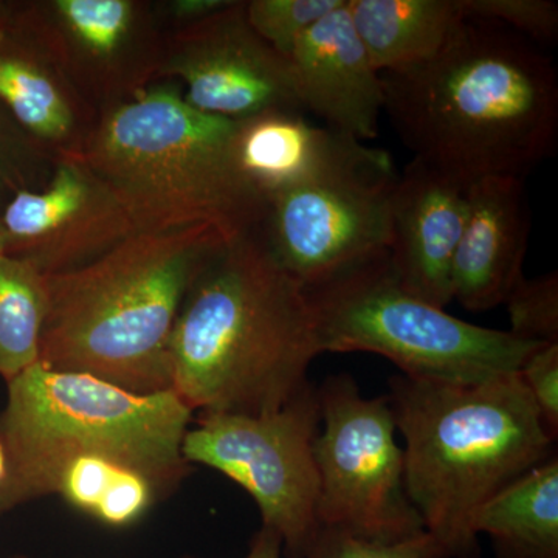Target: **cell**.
Here are the masks:
<instances>
[{"instance_id":"6da1fadb","label":"cell","mask_w":558,"mask_h":558,"mask_svg":"<svg viewBox=\"0 0 558 558\" xmlns=\"http://www.w3.org/2000/svg\"><path fill=\"white\" fill-rule=\"evenodd\" d=\"M380 76L384 113L414 159L438 170L524 180L556 150L554 62L501 25L462 21L432 60Z\"/></svg>"},{"instance_id":"7a4b0ae2","label":"cell","mask_w":558,"mask_h":558,"mask_svg":"<svg viewBox=\"0 0 558 558\" xmlns=\"http://www.w3.org/2000/svg\"><path fill=\"white\" fill-rule=\"evenodd\" d=\"M171 391L199 414L274 413L319 355L306 290L260 226L223 242L194 279L170 341Z\"/></svg>"},{"instance_id":"3957f363","label":"cell","mask_w":558,"mask_h":558,"mask_svg":"<svg viewBox=\"0 0 558 558\" xmlns=\"http://www.w3.org/2000/svg\"><path fill=\"white\" fill-rule=\"evenodd\" d=\"M410 501L449 558H480L473 517L550 454L554 440L519 373L478 381L392 376Z\"/></svg>"},{"instance_id":"277c9868","label":"cell","mask_w":558,"mask_h":558,"mask_svg":"<svg viewBox=\"0 0 558 558\" xmlns=\"http://www.w3.org/2000/svg\"><path fill=\"white\" fill-rule=\"evenodd\" d=\"M227 241L211 227L137 233L78 270L46 277L39 363L135 395L171 391L168 354L179 312Z\"/></svg>"},{"instance_id":"5b68a950","label":"cell","mask_w":558,"mask_h":558,"mask_svg":"<svg viewBox=\"0 0 558 558\" xmlns=\"http://www.w3.org/2000/svg\"><path fill=\"white\" fill-rule=\"evenodd\" d=\"M236 121L201 112L174 83L102 110L81 159L137 233L211 227L227 240L259 227L267 204L233 159Z\"/></svg>"},{"instance_id":"8992f818","label":"cell","mask_w":558,"mask_h":558,"mask_svg":"<svg viewBox=\"0 0 558 558\" xmlns=\"http://www.w3.org/2000/svg\"><path fill=\"white\" fill-rule=\"evenodd\" d=\"M194 414L172 391L135 395L89 374L36 363L7 381L0 517L50 497L62 465L84 454L126 462L168 497L193 473L182 446Z\"/></svg>"},{"instance_id":"52a82bcc","label":"cell","mask_w":558,"mask_h":558,"mask_svg":"<svg viewBox=\"0 0 558 558\" xmlns=\"http://www.w3.org/2000/svg\"><path fill=\"white\" fill-rule=\"evenodd\" d=\"M304 290L319 355L371 352L414 379L478 381L519 373L543 344L472 325L413 295L387 250Z\"/></svg>"},{"instance_id":"ba28073f","label":"cell","mask_w":558,"mask_h":558,"mask_svg":"<svg viewBox=\"0 0 558 558\" xmlns=\"http://www.w3.org/2000/svg\"><path fill=\"white\" fill-rule=\"evenodd\" d=\"M317 391L319 526L384 545L424 534L407 495L403 449L387 396L363 398L348 374L326 377Z\"/></svg>"},{"instance_id":"9c48e42d","label":"cell","mask_w":558,"mask_h":558,"mask_svg":"<svg viewBox=\"0 0 558 558\" xmlns=\"http://www.w3.org/2000/svg\"><path fill=\"white\" fill-rule=\"evenodd\" d=\"M319 422L317 385L310 384L274 413L199 414L182 453L193 468L216 470L244 488L263 526L282 539V556L304 558L319 529L314 458Z\"/></svg>"},{"instance_id":"30bf717a","label":"cell","mask_w":558,"mask_h":558,"mask_svg":"<svg viewBox=\"0 0 558 558\" xmlns=\"http://www.w3.org/2000/svg\"><path fill=\"white\" fill-rule=\"evenodd\" d=\"M391 154L355 142L326 170L270 197L260 230L303 288L387 250L398 182Z\"/></svg>"},{"instance_id":"8fae6325","label":"cell","mask_w":558,"mask_h":558,"mask_svg":"<svg viewBox=\"0 0 558 558\" xmlns=\"http://www.w3.org/2000/svg\"><path fill=\"white\" fill-rule=\"evenodd\" d=\"M5 10L100 113L159 83L165 32L153 3L43 0L5 3Z\"/></svg>"},{"instance_id":"7c38bea8","label":"cell","mask_w":558,"mask_h":558,"mask_svg":"<svg viewBox=\"0 0 558 558\" xmlns=\"http://www.w3.org/2000/svg\"><path fill=\"white\" fill-rule=\"evenodd\" d=\"M180 81L191 108L229 120L301 109L288 60L250 27L244 2L165 32L157 81Z\"/></svg>"},{"instance_id":"4fadbf2b","label":"cell","mask_w":558,"mask_h":558,"mask_svg":"<svg viewBox=\"0 0 558 558\" xmlns=\"http://www.w3.org/2000/svg\"><path fill=\"white\" fill-rule=\"evenodd\" d=\"M3 253L50 275L94 263L137 234L119 199L80 156L54 161L49 182L0 213Z\"/></svg>"},{"instance_id":"5bb4252c","label":"cell","mask_w":558,"mask_h":558,"mask_svg":"<svg viewBox=\"0 0 558 558\" xmlns=\"http://www.w3.org/2000/svg\"><path fill=\"white\" fill-rule=\"evenodd\" d=\"M470 183L413 159L392 193L389 264L403 288L440 310L453 301L451 267L468 219Z\"/></svg>"},{"instance_id":"9a60e30c","label":"cell","mask_w":558,"mask_h":558,"mask_svg":"<svg viewBox=\"0 0 558 558\" xmlns=\"http://www.w3.org/2000/svg\"><path fill=\"white\" fill-rule=\"evenodd\" d=\"M347 3L304 33L286 60L301 109L322 117L329 130L365 143L379 134L384 83Z\"/></svg>"},{"instance_id":"2e32d148","label":"cell","mask_w":558,"mask_h":558,"mask_svg":"<svg viewBox=\"0 0 558 558\" xmlns=\"http://www.w3.org/2000/svg\"><path fill=\"white\" fill-rule=\"evenodd\" d=\"M531 234L524 180L484 178L470 183L464 230L451 267V296L464 310L506 303L519 284Z\"/></svg>"},{"instance_id":"e0dca14e","label":"cell","mask_w":558,"mask_h":558,"mask_svg":"<svg viewBox=\"0 0 558 558\" xmlns=\"http://www.w3.org/2000/svg\"><path fill=\"white\" fill-rule=\"evenodd\" d=\"M0 105L54 160L80 154L100 116L7 10L0 25Z\"/></svg>"},{"instance_id":"ac0fdd59","label":"cell","mask_w":558,"mask_h":558,"mask_svg":"<svg viewBox=\"0 0 558 558\" xmlns=\"http://www.w3.org/2000/svg\"><path fill=\"white\" fill-rule=\"evenodd\" d=\"M359 140L312 126L300 110L271 109L236 121L233 159L264 201L319 174Z\"/></svg>"},{"instance_id":"d6986e66","label":"cell","mask_w":558,"mask_h":558,"mask_svg":"<svg viewBox=\"0 0 558 558\" xmlns=\"http://www.w3.org/2000/svg\"><path fill=\"white\" fill-rule=\"evenodd\" d=\"M347 5L379 73L432 60L465 21L459 0H348Z\"/></svg>"},{"instance_id":"ffe728a7","label":"cell","mask_w":558,"mask_h":558,"mask_svg":"<svg viewBox=\"0 0 558 558\" xmlns=\"http://www.w3.org/2000/svg\"><path fill=\"white\" fill-rule=\"evenodd\" d=\"M472 527L492 539L495 558H558L557 453L484 502Z\"/></svg>"},{"instance_id":"44dd1931","label":"cell","mask_w":558,"mask_h":558,"mask_svg":"<svg viewBox=\"0 0 558 558\" xmlns=\"http://www.w3.org/2000/svg\"><path fill=\"white\" fill-rule=\"evenodd\" d=\"M51 495L109 527L138 523L167 498L145 473L105 454H84L62 465Z\"/></svg>"},{"instance_id":"7402d4cb","label":"cell","mask_w":558,"mask_h":558,"mask_svg":"<svg viewBox=\"0 0 558 558\" xmlns=\"http://www.w3.org/2000/svg\"><path fill=\"white\" fill-rule=\"evenodd\" d=\"M47 314L46 277L0 253V377L5 384L39 363Z\"/></svg>"},{"instance_id":"603a6c76","label":"cell","mask_w":558,"mask_h":558,"mask_svg":"<svg viewBox=\"0 0 558 558\" xmlns=\"http://www.w3.org/2000/svg\"><path fill=\"white\" fill-rule=\"evenodd\" d=\"M54 161L0 105V213L21 191L43 189Z\"/></svg>"},{"instance_id":"cb8c5ba5","label":"cell","mask_w":558,"mask_h":558,"mask_svg":"<svg viewBox=\"0 0 558 558\" xmlns=\"http://www.w3.org/2000/svg\"><path fill=\"white\" fill-rule=\"evenodd\" d=\"M344 0H250L244 2L250 27L282 57L288 58L296 40Z\"/></svg>"},{"instance_id":"d4e9b609","label":"cell","mask_w":558,"mask_h":558,"mask_svg":"<svg viewBox=\"0 0 558 558\" xmlns=\"http://www.w3.org/2000/svg\"><path fill=\"white\" fill-rule=\"evenodd\" d=\"M513 336L538 343H558V275L521 278L506 300Z\"/></svg>"},{"instance_id":"484cf974","label":"cell","mask_w":558,"mask_h":558,"mask_svg":"<svg viewBox=\"0 0 558 558\" xmlns=\"http://www.w3.org/2000/svg\"><path fill=\"white\" fill-rule=\"evenodd\" d=\"M304 558H449V556L427 532L405 542L384 545V543L366 542L337 529L319 526Z\"/></svg>"},{"instance_id":"4316f807","label":"cell","mask_w":558,"mask_h":558,"mask_svg":"<svg viewBox=\"0 0 558 558\" xmlns=\"http://www.w3.org/2000/svg\"><path fill=\"white\" fill-rule=\"evenodd\" d=\"M465 20L492 22L537 40L558 35V5L550 0H459Z\"/></svg>"},{"instance_id":"83f0119b","label":"cell","mask_w":558,"mask_h":558,"mask_svg":"<svg viewBox=\"0 0 558 558\" xmlns=\"http://www.w3.org/2000/svg\"><path fill=\"white\" fill-rule=\"evenodd\" d=\"M529 396L537 407L549 435H558V343L542 344L520 369Z\"/></svg>"},{"instance_id":"f1b7e54d","label":"cell","mask_w":558,"mask_h":558,"mask_svg":"<svg viewBox=\"0 0 558 558\" xmlns=\"http://www.w3.org/2000/svg\"><path fill=\"white\" fill-rule=\"evenodd\" d=\"M231 0H172L167 5L157 7V11L167 13V21L171 22L172 28L185 27L218 13L229 7Z\"/></svg>"},{"instance_id":"f546056e","label":"cell","mask_w":558,"mask_h":558,"mask_svg":"<svg viewBox=\"0 0 558 558\" xmlns=\"http://www.w3.org/2000/svg\"><path fill=\"white\" fill-rule=\"evenodd\" d=\"M201 558V557H180ZM244 558H282V539L269 527H260L250 539L247 556Z\"/></svg>"},{"instance_id":"4dcf8cb0","label":"cell","mask_w":558,"mask_h":558,"mask_svg":"<svg viewBox=\"0 0 558 558\" xmlns=\"http://www.w3.org/2000/svg\"><path fill=\"white\" fill-rule=\"evenodd\" d=\"M7 475V457L5 450H3L2 442H0V483H2L3 478Z\"/></svg>"},{"instance_id":"1f68e13d","label":"cell","mask_w":558,"mask_h":558,"mask_svg":"<svg viewBox=\"0 0 558 558\" xmlns=\"http://www.w3.org/2000/svg\"><path fill=\"white\" fill-rule=\"evenodd\" d=\"M3 11H5V2H0V25H2Z\"/></svg>"},{"instance_id":"d6a6232c","label":"cell","mask_w":558,"mask_h":558,"mask_svg":"<svg viewBox=\"0 0 558 558\" xmlns=\"http://www.w3.org/2000/svg\"><path fill=\"white\" fill-rule=\"evenodd\" d=\"M0 253H3V231H2V226H0Z\"/></svg>"},{"instance_id":"836d02e7","label":"cell","mask_w":558,"mask_h":558,"mask_svg":"<svg viewBox=\"0 0 558 558\" xmlns=\"http://www.w3.org/2000/svg\"><path fill=\"white\" fill-rule=\"evenodd\" d=\"M10 558H28V557H25V556H13V557H10Z\"/></svg>"}]
</instances>
